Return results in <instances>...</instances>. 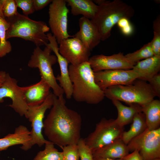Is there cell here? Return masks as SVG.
Wrapping results in <instances>:
<instances>
[{
	"label": "cell",
	"mask_w": 160,
	"mask_h": 160,
	"mask_svg": "<svg viewBox=\"0 0 160 160\" xmlns=\"http://www.w3.org/2000/svg\"><path fill=\"white\" fill-rule=\"evenodd\" d=\"M88 62L94 72L130 70L135 65L129 61L123 53L121 52L109 56L102 54L94 55L89 57Z\"/></svg>",
	"instance_id": "5bb4252c"
},
{
	"label": "cell",
	"mask_w": 160,
	"mask_h": 160,
	"mask_svg": "<svg viewBox=\"0 0 160 160\" xmlns=\"http://www.w3.org/2000/svg\"><path fill=\"white\" fill-rule=\"evenodd\" d=\"M94 74L96 83L103 91L111 86L131 84L139 78L132 69L105 70L94 72Z\"/></svg>",
	"instance_id": "7c38bea8"
},
{
	"label": "cell",
	"mask_w": 160,
	"mask_h": 160,
	"mask_svg": "<svg viewBox=\"0 0 160 160\" xmlns=\"http://www.w3.org/2000/svg\"><path fill=\"white\" fill-rule=\"evenodd\" d=\"M103 92L105 97L111 100H116L128 105L136 104L141 106L156 96L149 83L138 79L128 85L110 87Z\"/></svg>",
	"instance_id": "5b68a950"
},
{
	"label": "cell",
	"mask_w": 160,
	"mask_h": 160,
	"mask_svg": "<svg viewBox=\"0 0 160 160\" xmlns=\"http://www.w3.org/2000/svg\"><path fill=\"white\" fill-rule=\"evenodd\" d=\"M54 95L51 92L42 103L39 105L28 106L25 117L31 123L30 144L32 146L37 145L41 147L50 142L44 138L42 134V130L45 113L47 109L51 108L52 106Z\"/></svg>",
	"instance_id": "9c48e42d"
},
{
	"label": "cell",
	"mask_w": 160,
	"mask_h": 160,
	"mask_svg": "<svg viewBox=\"0 0 160 160\" xmlns=\"http://www.w3.org/2000/svg\"><path fill=\"white\" fill-rule=\"evenodd\" d=\"M71 8L72 14L74 16L81 15L89 19L95 16L98 6L91 0H65Z\"/></svg>",
	"instance_id": "7402d4cb"
},
{
	"label": "cell",
	"mask_w": 160,
	"mask_h": 160,
	"mask_svg": "<svg viewBox=\"0 0 160 160\" xmlns=\"http://www.w3.org/2000/svg\"><path fill=\"white\" fill-rule=\"evenodd\" d=\"M91 19L97 29L101 41L109 38L113 26L121 18L129 20L135 12L133 7L121 0H105Z\"/></svg>",
	"instance_id": "3957f363"
},
{
	"label": "cell",
	"mask_w": 160,
	"mask_h": 160,
	"mask_svg": "<svg viewBox=\"0 0 160 160\" xmlns=\"http://www.w3.org/2000/svg\"><path fill=\"white\" fill-rule=\"evenodd\" d=\"M118 111L117 118L115 119L116 123L122 127L132 121L135 115L142 112L141 106L136 104H129L128 106L123 105L120 101L116 100H111Z\"/></svg>",
	"instance_id": "44dd1931"
},
{
	"label": "cell",
	"mask_w": 160,
	"mask_h": 160,
	"mask_svg": "<svg viewBox=\"0 0 160 160\" xmlns=\"http://www.w3.org/2000/svg\"><path fill=\"white\" fill-rule=\"evenodd\" d=\"M147 128L149 130L157 129L160 125V101L153 100L141 106Z\"/></svg>",
	"instance_id": "603a6c76"
},
{
	"label": "cell",
	"mask_w": 160,
	"mask_h": 160,
	"mask_svg": "<svg viewBox=\"0 0 160 160\" xmlns=\"http://www.w3.org/2000/svg\"><path fill=\"white\" fill-rule=\"evenodd\" d=\"M6 97L12 100V104L8 105L9 107L20 116H25L28 106L25 101L21 87L17 85V80L8 73L0 87V103L3 102Z\"/></svg>",
	"instance_id": "8fae6325"
},
{
	"label": "cell",
	"mask_w": 160,
	"mask_h": 160,
	"mask_svg": "<svg viewBox=\"0 0 160 160\" xmlns=\"http://www.w3.org/2000/svg\"><path fill=\"white\" fill-rule=\"evenodd\" d=\"M6 73L5 71H0V84H2L4 81Z\"/></svg>",
	"instance_id": "8d00e7d4"
},
{
	"label": "cell",
	"mask_w": 160,
	"mask_h": 160,
	"mask_svg": "<svg viewBox=\"0 0 160 160\" xmlns=\"http://www.w3.org/2000/svg\"><path fill=\"white\" fill-rule=\"evenodd\" d=\"M0 17L5 18V17L3 15L2 11V4L1 0H0Z\"/></svg>",
	"instance_id": "f35d334b"
},
{
	"label": "cell",
	"mask_w": 160,
	"mask_h": 160,
	"mask_svg": "<svg viewBox=\"0 0 160 160\" xmlns=\"http://www.w3.org/2000/svg\"><path fill=\"white\" fill-rule=\"evenodd\" d=\"M129 129L127 131L123 132L121 138L126 145L147 128L145 116L142 112L135 115Z\"/></svg>",
	"instance_id": "cb8c5ba5"
},
{
	"label": "cell",
	"mask_w": 160,
	"mask_h": 160,
	"mask_svg": "<svg viewBox=\"0 0 160 160\" xmlns=\"http://www.w3.org/2000/svg\"><path fill=\"white\" fill-rule=\"evenodd\" d=\"M52 0H33L35 11L41 10L50 4Z\"/></svg>",
	"instance_id": "e575fe53"
},
{
	"label": "cell",
	"mask_w": 160,
	"mask_h": 160,
	"mask_svg": "<svg viewBox=\"0 0 160 160\" xmlns=\"http://www.w3.org/2000/svg\"><path fill=\"white\" fill-rule=\"evenodd\" d=\"M49 43L45 46H49L56 56L60 70V75L56 77L59 82V85L63 89L66 98L71 99L72 97V84L71 81L68 71L69 62L60 53L57 40L50 33L47 34Z\"/></svg>",
	"instance_id": "9a60e30c"
},
{
	"label": "cell",
	"mask_w": 160,
	"mask_h": 160,
	"mask_svg": "<svg viewBox=\"0 0 160 160\" xmlns=\"http://www.w3.org/2000/svg\"><path fill=\"white\" fill-rule=\"evenodd\" d=\"M52 51L46 45L43 50L40 47L34 49L29 60L28 66L31 68H37L39 71L41 79L50 86L53 94L57 97L63 95L64 91L57 83L52 66L57 62L55 55L51 54Z\"/></svg>",
	"instance_id": "8992f818"
},
{
	"label": "cell",
	"mask_w": 160,
	"mask_h": 160,
	"mask_svg": "<svg viewBox=\"0 0 160 160\" xmlns=\"http://www.w3.org/2000/svg\"><path fill=\"white\" fill-rule=\"evenodd\" d=\"M65 0H52L49 8V28L58 44L63 40L72 37L68 31L69 10Z\"/></svg>",
	"instance_id": "30bf717a"
},
{
	"label": "cell",
	"mask_w": 160,
	"mask_h": 160,
	"mask_svg": "<svg viewBox=\"0 0 160 160\" xmlns=\"http://www.w3.org/2000/svg\"><path fill=\"white\" fill-rule=\"evenodd\" d=\"M72 84V97L78 102L96 104L105 97L104 92L96 83L94 71L88 61L68 66Z\"/></svg>",
	"instance_id": "7a4b0ae2"
},
{
	"label": "cell",
	"mask_w": 160,
	"mask_h": 160,
	"mask_svg": "<svg viewBox=\"0 0 160 160\" xmlns=\"http://www.w3.org/2000/svg\"><path fill=\"white\" fill-rule=\"evenodd\" d=\"M59 45L60 53L71 64L78 65L88 61L91 51L73 36L63 40Z\"/></svg>",
	"instance_id": "4fadbf2b"
},
{
	"label": "cell",
	"mask_w": 160,
	"mask_h": 160,
	"mask_svg": "<svg viewBox=\"0 0 160 160\" xmlns=\"http://www.w3.org/2000/svg\"><path fill=\"white\" fill-rule=\"evenodd\" d=\"M51 88L49 84L41 79L37 83L21 87L25 101L28 106L42 103L51 93Z\"/></svg>",
	"instance_id": "e0dca14e"
},
{
	"label": "cell",
	"mask_w": 160,
	"mask_h": 160,
	"mask_svg": "<svg viewBox=\"0 0 160 160\" xmlns=\"http://www.w3.org/2000/svg\"><path fill=\"white\" fill-rule=\"evenodd\" d=\"M125 55L129 61L135 64L140 60L152 57L154 55L150 42L145 44L140 49Z\"/></svg>",
	"instance_id": "4316f807"
},
{
	"label": "cell",
	"mask_w": 160,
	"mask_h": 160,
	"mask_svg": "<svg viewBox=\"0 0 160 160\" xmlns=\"http://www.w3.org/2000/svg\"><path fill=\"white\" fill-rule=\"evenodd\" d=\"M153 160H160V159H153Z\"/></svg>",
	"instance_id": "ab89813d"
},
{
	"label": "cell",
	"mask_w": 160,
	"mask_h": 160,
	"mask_svg": "<svg viewBox=\"0 0 160 160\" xmlns=\"http://www.w3.org/2000/svg\"><path fill=\"white\" fill-rule=\"evenodd\" d=\"M30 141V131L26 127L20 125L15 128L13 133L0 139V151L17 145H21V149L27 151L32 147Z\"/></svg>",
	"instance_id": "ac0fdd59"
},
{
	"label": "cell",
	"mask_w": 160,
	"mask_h": 160,
	"mask_svg": "<svg viewBox=\"0 0 160 160\" xmlns=\"http://www.w3.org/2000/svg\"><path fill=\"white\" fill-rule=\"evenodd\" d=\"M129 20L123 18L120 19L117 23L122 33L127 36L131 35L133 32V28Z\"/></svg>",
	"instance_id": "d6a6232c"
},
{
	"label": "cell",
	"mask_w": 160,
	"mask_h": 160,
	"mask_svg": "<svg viewBox=\"0 0 160 160\" xmlns=\"http://www.w3.org/2000/svg\"><path fill=\"white\" fill-rule=\"evenodd\" d=\"M79 31L73 36L91 51L101 41L100 34L90 19L81 17L79 19Z\"/></svg>",
	"instance_id": "2e32d148"
},
{
	"label": "cell",
	"mask_w": 160,
	"mask_h": 160,
	"mask_svg": "<svg viewBox=\"0 0 160 160\" xmlns=\"http://www.w3.org/2000/svg\"><path fill=\"white\" fill-rule=\"evenodd\" d=\"M124 127L119 125L115 119L105 118L96 124L94 131L84 139L92 153L97 149L121 139Z\"/></svg>",
	"instance_id": "52a82bcc"
},
{
	"label": "cell",
	"mask_w": 160,
	"mask_h": 160,
	"mask_svg": "<svg viewBox=\"0 0 160 160\" xmlns=\"http://www.w3.org/2000/svg\"><path fill=\"white\" fill-rule=\"evenodd\" d=\"M127 145L129 152L138 150L143 160L160 159V127L153 130L147 128Z\"/></svg>",
	"instance_id": "ba28073f"
},
{
	"label": "cell",
	"mask_w": 160,
	"mask_h": 160,
	"mask_svg": "<svg viewBox=\"0 0 160 160\" xmlns=\"http://www.w3.org/2000/svg\"><path fill=\"white\" fill-rule=\"evenodd\" d=\"M17 7L21 8L24 15L32 14L35 11L33 0H15Z\"/></svg>",
	"instance_id": "1f68e13d"
},
{
	"label": "cell",
	"mask_w": 160,
	"mask_h": 160,
	"mask_svg": "<svg viewBox=\"0 0 160 160\" xmlns=\"http://www.w3.org/2000/svg\"><path fill=\"white\" fill-rule=\"evenodd\" d=\"M61 148L64 160H79L80 157L77 144H69Z\"/></svg>",
	"instance_id": "f1b7e54d"
},
{
	"label": "cell",
	"mask_w": 160,
	"mask_h": 160,
	"mask_svg": "<svg viewBox=\"0 0 160 160\" xmlns=\"http://www.w3.org/2000/svg\"><path fill=\"white\" fill-rule=\"evenodd\" d=\"M8 22L0 17V57L5 56L12 51L10 43L6 39V32L9 27Z\"/></svg>",
	"instance_id": "484cf974"
},
{
	"label": "cell",
	"mask_w": 160,
	"mask_h": 160,
	"mask_svg": "<svg viewBox=\"0 0 160 160\" xmlns=\"http://www.w3.org/2000/svg\"><path fill=\"white\" fill-rule=\"evenodd\" d=\"M94 160H122V159H113L107 158H93Z\"/></svg>",
	"instance_id": "74e56055"
},
{
	"label": "cell",
	"mask_w": 160,
	"mask_h": 160,
	"mask_svg": "<svg viewBox=\"0 0 160 160\" xmlns=\"http://www.w3.org/2000/svg\"><path fill=\"white\" fill-rule=\"evenodd\" d=\"M122 160H143L137 150H135L124 156Z\"/></svg>",
	"instance_id": "d590c367"
},
{
	"label": "cell",
	"mask_w": 160,
	"mask_h": 160,
	"mask_svg": "<svg viewBox=\"0 0 160 160\" xmlns=\"http://www.w3.org/2000/svg\"><path fill=\"white\" fill-rule=\"evenodd\" d=\"M49 142L45 144V148L39 151L33 160H64L62 152H60Z\"/></svg>",
	"instance_id": "d4e9b609"
},
{
	"label": "cell",
	"mask_w": 160,
	"mask_h": 160,
	"mask_svg": "<svg viewBox=\"0 0 160 160\" xmlns=\"http://www.w3.org/2000/svg\"><path fill=\"white\" fill-rule=\"evenodd\" d=\"M149 84L156 96L160 97V74L154 76L148 81Z\"/></svg>",
	"instance_id": "836d02e7"
},
{
	"label": "cell",
	"mask_w": 160,
	"mask_h": 160,
	"mask_svg": "<svg viewBox=\"0 0 160 160\" xmlns=\"http://www.w3.org/2000/svg\"><path fill=\"white\" fill-rule=\"evenodd\" d=\"M63 95H55L53 103L44 121V133L49 141L61 148L77 144L81 138L82 119L77 112L68 108Z\"/></svg>",
	"instance_id": "6da1fadb"
},
{
	"label": "cell",
	"mask_w": 160,
	"mask_h": 160,
	"mask_svg": "<svg viewBox=\"0 0 160 160\" xmlns=\"http://www.w3.org/2000/svg\"><path fill=\"white\" fill-rule=\"evenodd\" d=\"M127 145L121 139L115 140L94 152L93 158L122 159L129 153Z\"/></svg>",
	"instance_id": "ffe728a7"
},
{
	"label": "cell",
	"mask_w": 160,
	"mask_h": 160,
	"mask_svg": "<svg viewBox=\"0 0 160 160\" xmlns=\"http://www.w3.org/2000/svg\"><path fill=\"white\" fill-rule=\"evenodd\" d=\"M132 69L139 76L138 79L148 81L160 70V56L154 55L137 62Z\"/></svg>",
	"instance_id": "d6986e66"
},
{
	"label": "cell",
	"mask_w": 160,
	"mask_h": 160,
	"mask_svg": "<svg viewBox=\"0 0 160 160\" xmlns=\"http://www.w3.org/2000/svg\"><path fill=\"white\" fill-rule=\"evenodd\" d=\"M1 84H0V87L1 86Z\"/></svg>",
	"instance_id": "60d3db41"
},
{
	"label": "cell",
	"mask_w": 160,
	"mask_h": 160,
	"mask_svg": "<svg viewBox=\"0 0 160 160\" xmlns=\"http://www.w3.org/2000/svg\"><path fill=\"white\" fill-rule=\"evenodd\" d=\"M2 11L4 17L11 18L16 15L18 12L15 0H1Z\"/></svg>",
	"instance_id": "f546056e"
},
{
	"label": "cell",
	"mask_w": 160,
	"mask_h": 160,
	"mask_svg": "<svg viewBox=\"0 0 160 160\" xmlns=\"http://www.w3.org/2000/svg\"><path fill=\"white\" fill-rule=\"evenodd\" d=\"M153 37L150 42L154 55L160 56V16L158 15L153 23Z\"/></svg>",
	"instance_id": "83f0119b"
},
{
	"label": "cell",
	"mask_w": 160,
	"mask_h": 160,
	"mask_svg": "<svg viewBox=\"0 0 160 160\" xmlns=\"http://www.w3.org/2000/svg\"><path fill=\"white\" fill-rule=\"evenodd\" d=\"M8 19L9 25L6 32V40L19 37L32 42L39 47L48 43L45 33L50 28L44 22L33 20L18 12Z\"/></svg>",
	"instance_id": "277c9868"
},
{
	"label": "cell",
	"mask_w": 160,
	"mask_h": 160,
	"mask_svg": "<svg viewBox=\"0 0 160 160\" xmlns=\"http://www.w3.org/2000/svg\"><path fill=\"white\" fill-rule=\"evenodd\" d=\"M77 145L81 160H94L92 152L86 145L84 139L81 138Z\"/></svg>",
	"instance_id": "4dcf8cb0"
}]
</instances>
